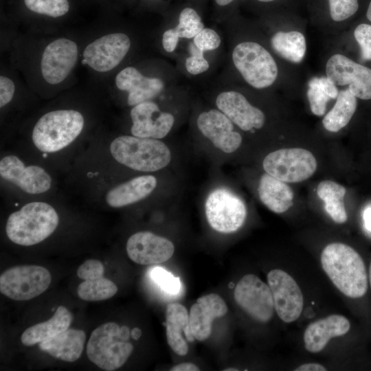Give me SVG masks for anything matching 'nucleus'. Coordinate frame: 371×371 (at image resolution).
I'll use <instances>...</instances> for the list:
<instances>
[{
  "mask_svg": "<svg viewBox=\"0 0 371 371\" xmlns=\"http://www.w3.org/2000/svg\"><path fill=\"white\" fill-rule=\"evenodd\" d=\"M15 87L12 80L1 76L0 77V106L8 104L13 98Z\"/></svg>",
  "mask_w": 371,
  "mask_h": 371,
  "instance_id": "a19ab883",
  "label": "nucleus"
},
{
  "mask_svg": "<svg viewBox=\"0 0 371 371\" xmlns=\"http://www.w3.org/2000/svg\"><path fill=\"white\" fill-rule=\"evenodd\" d=\"M71 321V313L66 307L60 306L49 319L25 330L21 341L26 346L40 343L69 328Z\"/></svg>",
  "mask_w": 371,
  "mask_h": 371,
  "instance_id": "a878e982",
  "label": "nucleus"
},
{
  "mask_svg": "<svg viewBox=\"0 0 371 371\" xmlns=\"http://www.w3.org/2000/svg\"><path fill=\"white\" fill-rule=\"evenodd\" d=\"M150 277L153 282L165 293L177 295L181 289V283L179 277L174 276L170 271L161 267H154L150 271Z\"/></svg>",
  "mask_w": 371,
  "mask_h": 371,
  "instance_id": "f704fd0d",
  "label": "nucleus"
},
{
  "mask_svg": "<svg viewBox=\"0 0 371 371\" xmlns=\"http://www.w3.org/2000/svg\"><path fill=\"white\" fill-rule=\"evenodd\" d=\"M58 221V214L52 206L44 202H32L9 216L6 234L14 243L30 246L49 236Z\"/></svg>",
  "mask_w": 371,
  "mask_h": 371,
  "instance_id": "20e7f679",
  "label": "nucleus"
},
{
  "mask_svg": "<svg viewBox=\"0 0 371 371\" xmlns=\"http://www.w3.org/2000/svg\"><path fill=\"white\" fill-rule=\"evenodd\" d=\"M307 97L312 113L323 115L330 99L337 98L339 91L335 84L327 77H313L308 83Z\"/></svg>",
  "mask_w": 371,
  "mask_h": 371,
  "instance_id": "7c9ffc66",
  "label": "nucleus"
},
{
  "mask_svg": "<svg viewBox=\"0 0 371 371\" xmlns=\"http://www.w3.org/2000/svg\"><path fill=\"white\" fill-rule=\"evenodd\" d=\"M271 289L275 311L285 324L297 320L303 311L304 296L298 284L287 271L273 269L267 276Z\"/></svg>",
  "mask_w": 371,
  "mask_h": 371,
  "instance_id": "f8f14e48",
  "label": "nucleus"
},
{
  "mask_svg": "<svg viewBox=\"0 0 371 371\" xmlns=\"http://www.w3.org/2000/svg\"><path fill=\"white\" fill-rule=\"evenodd\" d=\"M329 12L334 21H343L354 15L359 8L358 0H328Z\"/></svg>",
  "mask_w": 371,
  "mask_h": 371,
  "instance_id": "c9c22d12",
  "label": "nucleus"
},
{
  "mask_svg": "<svg viewBox=\"0 0 371 371\" xmlns=\"http://www.w3.org/2000/svg\"><path fill=\"white\" fill-rule=\"evenodd\" d=\"M275 52L282 58L294 63H300L306 49L304 36L297 31L278 32L271 38Z\"/></svg>",
  "mask_w": 371,
  "mask_h": 371,
  "instance_id": "c756f323",
  "label": "nucleus"
},
{
  "mask_svg": "<svg viewBox=\"0 0 371 371\" xmlns=\"http://www.w3.org/2000/svg\"><path fill=\"white\" fill-rule=\"evenodd\" d=\"M131 45L130 38L124 33L104 35L85 47L82 63L99 72L109 71L124 58Z\"/></svg>",
  "mask_w": 371,
  "mask_h": 371,
  "instance_id": "dca6fc26",
  "label": "nucleus"
},
{
  "mask_svg": "<svg viewBox=\"0 0 371 371\" xmlns=\"http://www.w3.org/2000/svg\"><path fill=\"white\" fill-rule=\"evenodd\" d=\"M104 266L102 263L95 259H89L84 262L78 269V276L85 280H94L103 277Z\"/></svg>",
  "mask_w": 371,
  "mask_h": 371,
  "instance_id": "ea45409f",
  "label": "nucleus"
},
{
  "mask_svg": "<svg viewBox=\"0 0 371 371\" xmlns=\"http://www.w3.org/2000/svg\"><path fill=\"white\" fill-rule=\"evenodd\" d=\"M204 212L211 228L222 234L237 232L245 223L247 215L243 199L225 186L214 187L207 192Z\"/></svg>",
  "mask_w": 371,
  "mask_h": 371,
  "instance_id": "6e6552de",
  "label": "nucleus"
},
{
  "mask_svg": "<svg viewBox=\"0 0 371 371\" xmlns=\"http://www.w3.org/2000/svg\"><path fill=\"white\" fill-rule=\"evenodd\" d=\"M294 370L295 371H326V368L319 363L315 362L305 363L296 367Z\"/></svg>",
  "mask_w": 371,
  "mask_h": 371,
  "instance_id": "37998d69",
  "label": "nucleus"
},
{
  "mask_svg": "<svg viewBox=\"0 0 371 371\" xmlns=\"http://www.w3.org/2000/svg\"><path fill=\"white\" fill-rule=\"evenodd\" d=\"M232 285H233V284H232V283H231V284H229V287H230V288H232V287H233V286H232Z\"/></svg>",
  "mask_w": 371,
  "mask_h": 371,
  "instance_id": "864d4df0",
  "label": "nucleus"
},
{
  "mask_svg": "<svg viewBox=\"0 0 371 371\" xmlns=\"http://www.w3.org/2000/svg\"><path fill=\"white\" fill-rule=\"evenodd\" d=\"M212 106L225 113L241 131L255 133L266 121L264 112L240 91L221 89L212 96Z\"/></svg>",
  "mask_w": 371,
  "mask_h": 371,
  "instance_id": "4468645a",
  "label": "nucleus"
},
{
  "mask_svg": "<svg viewBox=\"0 0 371 371\" xmlns=\"http://www.w3.org/2000/svg\"><path fill=\"white\" fill-rule=\"evenodd\" d=\"M225 371H236V370H238V369H236V368H228V369H225L224 370Z\"/></svg>",
  "mask_w": 371,
  "mask_h": 371,
  "instance_id": "603ef678",
  "label": "nucleus"
},
{
  "mask_svg": "<svg viewBox=\"0 0 371 371\" xmlns=\"http://www.w3.org/2000/svg\"><path fill=\"white\" fill-rule=\"evenodd\" d=\"M126 248L131 260L144 265L164 262L175 252L172 241L149 231L138 232L131 235Z\"/></svg>",
  "mask_w": 371,
  "mask_h": 371,
  "instance_id": "a211bd4d",
  "label": "nucleus"
},
{
  "mask_svg": "<svg viewBox=\"0 0 371 371\" xmlns=\"http://www.w3.org/2000/svg\"><path fill=\"white\" fill-rule=\"evenodd\" d=\"M157 186L156 176L150 174L139 175L111 188L106 194V202L113 207L132 205L150 195Z\"/></svg>",
  "mask_w": 371,
  "mask_h": 371,
  "instance_id": "5701e85b",
  "label": "nucleus"
},
{
  "mask_svg": "<svg viewBox=\"0 0 371 371\" xmlns=\"http://www.w3.org/2000/svg\"><path fill=\"white\" fill-rule=\"evenodd\" d=\"M196 47L203 52L218 49L221 44V38L218 32L210 27H205L193 38Z\"/></svg>",
  "mask_w": 371,
  "mask_h": 371,
  "instance_id": "4c0bfd02",
  "label": "nucleus"
},
{
  "mask_svg": "<svg viewBox=\"0 0 371 371\" xmlns=\"http://www.w3.org/2000/svg\"><path fill=\"white\" fill-rule=\"evenodd\" d=\"M326 73L335 85H348L356 98L371 99V69L337 54L328 60Z\"/></svg>",
  "mask_w": 371,
  "mask_h": 371,
  "instance_id": "2eb2a0df",
  "label": "nucleus"
},
{
  "mask_svg": "<svg viewBox=\"0 0 371 371\" xmlns=\"http://www.w3.org/2000/svg\"><path fill=\"white\" fill-rule=\"evenodd\" d=\"M171 371H199V368L192 363H183L175 366L170 369Z\"/></svg>",
  "mask_w": 371,
  "mask_h": 371,
  "instance_id": "c03bdc74",
  "label": "nucleus"
},
{
  "mask_svg": "<svg viewBox=\"0 0 371 371\" xmlns=\"http://www.w3.org/2000/svg\"><path fill=\"white\" fill-rule=\"evenodd\" d=\"M115 84L120 90L128 92L127 103L131 106L153 100L166 88L163 79L144 76L133 67L121 70L116 76Z\"/></svg>",
  "mask_w": 371,
  "mask_h": 371,
  "instance_id": "aec40b11",
  "label": "nucleus"
},
{
  "mask_svg": "<svg viewBox=\"0 0 371 371\" xmlns=\"http://www.w3.org/2000/svg\"><path fill=\"white\" fill-rule=\"evenodd\" d=\"M227 312L225 302L217 294L210 293L198 298L189 313L190 326L194 338L199 341L207 339L212 333L213 320L224 316Z\"/></svg>",
  "mask_w": 371,
  "mask_h": 371,
  "instance_id": "4be33fe9",
  "label": "nucleus"
},
{
  "mask_svg": "<svg viewBox=\"0 0 371 371\" xmlns=\"http://www.w3.org/2000/svg\"><path fill=\"white\" fill-rule=\"evenodd\" d=\"M366 16L368 19L371 22V0L370 1L369 5L368 7Z\"/></svg>",
  "mask_w": 371,
  "mask_h": 371,
  "instance_id": "09e8293b",
  "label": "nucleus"
},
{
  "mask_svg": "<svg viewBox=\"0 0 371 371\" xmlns=\"http://www.w3.org/2000/svg\"><path fill=\"white\" fill-rule=\"evenodd\" d=\"M368 283L371 289V262L368 269Z\"/></svg>",
  "mask_w": 371,
  "mask_h": 371,
  "instance_id": "8fccbe9b",
  "label": "nucleus"
},
{
  "mask_svg": "<svg viewBox=\"0 0 371 371\" xmlns=\"http://www.w3.org/2000/svg\"><path fill=\"white\" fill-rule=\"evenodd\" d=\"M190 324V316L186 308L179 303L170 304L166 308V338L169 346L178 355L188 353V346L181 332Z\"/></svg>",
  "mask_w": 371,
  "mask_h": 371,
  "instance_id": "bb28decb",
  "label": "nucleus"
},
{
  "mask_svg": "<svg viewBox=\"0 0 371 371\" xmlns=\"http://www.w3.org/2000/svg\"><path fill=\"white\" fill-rule=\"evenodd\" d=\"M354 36L360 46L361 60H371V25H359L355 30Z\"/></svg>",
  "mask_w": 371,
  "mask_h": 371,
  "instance_id": "58836bf2",
  "label": "nucleus"
},
{
  "mask_svg": "<svg viewBox=\"0 0 371 371\" xmlns=\"http://www.w3.org/2000/svg\"><path fill=\"white\" fill-rule=\"evenodd\" d=\"M181 38H193L205 28L201 16L192 8H185L179 16L178 24L173 27Z\"/></svg>",
  "mask_w": 371,
  "mask_h": 371,
  "instance_id": "473e14b6",
  "label": "nucleus"
},
{
  "mask_svg": "<svg viewBox=\"0 0 371 371\" xmlns=\"http://www.w3.org/2000/svg\"><path fill=\"white\" fill-rule=\"evenodd\" d=\"M113 157L135 171L155 172L168 168L175 160L171 147L163 141L134 135H121L110 145Z\"/></svg>",
  "mask_w": 371,
  "mask_h": 371,
  "instance_id": "f03ea898",
  "label": "nucleus"
},
{
  "mask_svg": "<svg viewBox=\"0 0 371 371\" xmlns=\"http://www.w3.org/2000/svg\"><path fill=\"white\" fill-rule=\"evenodd\" d=\"M190 56L185 59V68L191 75L201 74L210 68V63L203 51L195 46L193 42L189 46Z\"/></svg>",
  "mask_w": 371,
  "mask_h": 371,
  "instance_id": "e433bc0d",
  "label": "nucleus"
},
{
  "mask_svg": "<svg viewBox=\"0 0 371 371\" xmlns=\"http://www.w3.org/2000/svg\"><path fill=\"white\" fill-rule=\"evenodd\" d=\"M234 0H215L216 3L220 5V6H225L230 3H232Z\"/></svg>",
  "mask_w": 371,
  "mask_h": 371,
  "instance_id": "de8ad7c7",
  "label": "nucleus"
},
{
  "mask_svg": "<svg viewBox=\"0 0 371 371\" xmlns=\"http://www.w3.org/2000/svg\"><path fill=\"white\" fill-rule=\"evenodd\" d=\"M322 268L335 287L344 296L363 297L368 288V275L360 254L343 243L328 244L320 254Z\"/></svg>",
  "mask_w": 371,
  "mask_h": 371,
  "instance_id": "f257e3e1",
  "label": "nucleus"
},
{
  "mask_svg": "<svg viewBox=\"0 0 371 371\" xmlns=\"http://www.w3.org/2000/svg\"><path fill=\"white\" fill-rule=\"evenodd\" d=\"M192 124L197 139L217 159L225 161L242 146L243 138L239 128L214 106L195 111Z\"/></svg>",
  "mask_w": 371,
  "mask_h": 371,
  "instance_id": "7ed1b4c3",
  "label": "nucleus"
},
{
  "mask_svg": "<svg viewBox=\"0 0 371 371\" xmlns=\"http://www.w3.org/2000/svg\"><path fill=\"white\" fill-rule=\"evenodd\" d=\"M236 304L251 318L260 323L269 322L275 306L271 289L254 274H246L234 288Z\"/></svg>",
  "mask_w": 371,
  "mask_h": 371,
  "instance_id": "9b49d317",
  "label": "nucleus"
},
{
  "mask_svg": "<svg viewBox=\"0 0 371 371\" xmlns=\"http://www.w3.org/2000/svg\"><path fill=\"white\" fill-rule=\"evenodd\" d=\"M78 58L76 44L60 38L45 47L41 62V73L45 80L52 85L63 81L74 68Z\"/></svg>",
  "mask_w": 371,
  "mask_h": 371,
  "instance_id": "f3484780",
  "label": "nucleus"
},
{
  "mask_svg": "<svg viewBox=\"0 0 371 371\" xmlns=\"http://www.w3.org/2000/svg\"><path fill=\"white\" fill-rule=\"evenodd\" d=\"M84 126L82 114L75 110H56L43 115L32 132L35 146L44 153H55L70 144Z\"/></svg>",
  "mask_w": 371,
  "mask_h": 371,
  "instance_id": "39448f33",
  "label": "nucleus"
},
{
  "mask_svg": "<svg viewBox=\"0 0 371 371\" xmlns=\"http://www.w3.org/2000/svg\"><path fill=\"white\" fill-rule=\"evenodd\" d=\"M265 172L286 183H298L310 178L317 170V161L309 150L301 148H281L262 160Z\"/></svg>",
  "mask_w": 371,
  "mask_h": 371,
  "instance_id": "1a4fd4ad",
  "label": "nucleus"
},
{
  "mask_svg": "<svg viewBox=\"0 0 371 371\" xmlns=\"http://www.w3.org/2000/svg\"><path fill=\"white\" fill-rule=\"evenodd\" d=\"M24 2L31 11L52 17L65 15L69 8L67 0H24Z\"/></svg>",
  "mask_w": 371,
  "mask_h": 371,
  "instance_id": "72a5a7b5",
  "label": "nucleus"
},
{
  "mask_svg": "<svg viewBox=\"0 0 371 371\" xmlns=\"http://www.w3.org/2000/svg\"><path fill=\"white\" fill-rule=\"evenodd\" d=\"M357 106L356 97L348 89L341 90L333 108L324 116L322 123L330 132H338L346 126L353 116Z\"/></svg>",
  "mask_w": 371,
  "mask_h": 371,
  "instance_id": "c85d7f7f",
  "label": "nucleus"
},
{
  "mask_svg": "<svg viewBox=\"0 0 371 371\" xmlns=\"http://www.w3.org/2000/svg\"><path fill=\"white\" fill-rule=\"evenodd\" d=\"M258 194L260 201L277 214L286 212L293 204V192L286 182L265 172L258 182Z\"/></svg>",
  "mask_w": 371,
  "mask_h": 371,
  "instance_id": "393cba45",
  "label": "nucleus"
},
{
  "mask_svg": "<svg viewBox=\"0 0 371 371\" xmlns=\"http://www.w3.org/2000/svg\"><path fill=\"white\" fill-rule=\"evenodd\" d=\"M51 280L49 271L43 267L16 266L1 273L0 291L14 300H29L43 293Z\"/></svg>",
  "mask_w": 371,
  "mask_h": 371,
  "instance_id": "9d476101",
  "label": "nucleus"
},
{
  "mask_svg": "<svg viewBox=\"0 0 371 371\" xmlns=\"http://www.w3.org/2000/svg\"><path fill=\"white\" fill-rule=\"evenodd\" d=\"M132 135L163 139L168 136L177 124L174 111L164 110L153 100L133 106L130 111Z\"/></svg>",
  "mask_w": 371,
  "mask_h": 371,
  "instance_id": "ddd939ff",
  "label": "nucleus"
},
{
  "mask_svg": "<svg viewBox=\"0 0 371 371\" xmlns=\"http://www.w3.org/2000/svg\"><path fill=\"white\" fill-rule=\"evenodd\" d=\"M117 291V286L104 277L85 280L77 289L78 297L86 301H101L111 298Z\"/></svg>",
  "mask_w": 371,
  "mask_h": 371,
  "instance_id": "2f4dec72",
  "label": "nucleus"
},
{
  "mask_svg": "<svg viewBox=\"0 0 371 371\" xmlns=\"http://www.w3.org/2000/svg\"><path fill=\"white\" fill-rule=\"evenodd\" d=\"M232 60L245 81L255 89L270 87L278 76V66L271 54L260 44L243 41L232 51Z\"/></svg>",
  "mask_w": 371,
  "mask_h": 371,
  "instance_id": "423d86ee",
  "label": "nucleus"
},
{
  "mask_svg": "<svg viewBox=\"0 0 371 371\" xmlns=\"http://www.w3.org/2000/svg\"><path fill=\"white\" fill-rule=\"evenodd\" d=\"M86 335L83 330L67 328L40 342V348L51 356L67 362L76 361L82 355Z\"/></svg>",
  "mask_w": 371,
  "mask_h": 371,
  "instance_id": "b1692460",
  "label": "nucleus"
},
{
  "mask_svg": "<svg viewBox=\"0 0 371 371\" xmlns=\"http://www.w3.org/2000/svg\"><path fill=\"white\" fill-rule=\"evenodd\" d=\"M141 335H142V331L139 328H134L131 331V336L135 340L139 339Z\"/></svg>",
  "mask_w": 371,
  "mask_h": 371,
  "instance_id": "49530a36",
  "label": "nucleus"
},
{
  "mask_svg": "<svg viewBox=\"0 0 371 371\" xmlns=\"http://www.w3.org/2000/svg\"><path fill=\"white\" fill-rule=\"evenodd\" d=\"M179 38L173 27L166 30L163 33L161 39L164 49L168 53L175 52L177 47Z\"/></svg>",
  "mask_w": 371,
  "mask_h": 371,
  "instance_id": "79ce46f5",
  "label": "nucleus"
},
{
  "mask_svg": "<svg viewBox=\"0 0 371 371\" xmlns=\"http://www.w3.org/2000/svg\"><path fill=\"white\" fill-rule=\"evenodd\" d=\"M0 175L3 179L29 194H41L51 187L52 179L43 168L25 166L14 155H8L1 159Z\"/></svg>",
  "mask_w": 371,
  "mask_h": 371,
  "instance_id": "6ab92c4d",
  "label": "nucleus"
},
{
  "mask_svg": "<svg viewBox=\"0 0 371 371\" xmlns=\"http://www.w3.org/2000/svg\"><path fill=\"white\" fill-rule=\"evenodd\" d=\"M351 327L349 319L340 314H332L310 323L303 333L306 350L312 354L322 352L330 340L346 335Z\"/></svg>",
  "mask_w": 371,
  "mask_h": 371,
  "instance_id": "412c9836",
  "label": "nucleus"
},
{
  "mask_svg": "<svg viewBox=\"0 0 371 371\" xmlns=\"http://www.w3.org/2000/svg\"><path fill=\"white\" fill-rule=\"evenodd\" d=\"M346 192L343 186L330 180L321 181L317 188L318 196L325 203V210L339 224L346 223L348 219L344 202Z\"/></svg>",
  "mask_w": 371,
  "mask_h": 371,
  "instance_id": "cd10ccee",
  "label": "nucleus"
},
{
  "mask_svg": "<svg viewBox=\"0 0 371 371\" xmlns=\"http://www.w3.org/2000/svg\"><path fill=\"white\" fill-rule=\"evenodd\" d=\"M133 350V344L123 339L120 327L114 322L99 326L92 332L87 344L89 360L106 371L122 367Z\"/></svg>",
  "mask_w": 371,
  "mask_h": 371,
  "instance_id": "0eeeda50",
  "label": "nucleus"
},
{
  "mask_svg": "<svg viewBox=\"0 0 371 371\" xmlns=\"http://www.w3.org/2000/svg\"><path fill=\"white\" fill-rule=\"evenodd\" d=\"M258 1L262 2V3H269V2H273L276 0H257Z\"/></svg>",
  "mask_w": 371,
  "mask_h": 371,
  "instance_id": "3c124183",
  "label": "nucleus"
},
{
  "mask_svg": "<svg viewBox=\"0 0 371 371\" xmlns=\"http://www.w3.org/2000/svg\"><path fill=\"white\" fill-rule=\"evenodd\" d=\"M363 216L366 228L371 231V207H368L364 210Z\"/></svg>",
  "mask_w": 371,
  "mask_h": 371,
  "instance_id": "a18cd8bd",
  "label": "nucleus"
}]
</instances>
